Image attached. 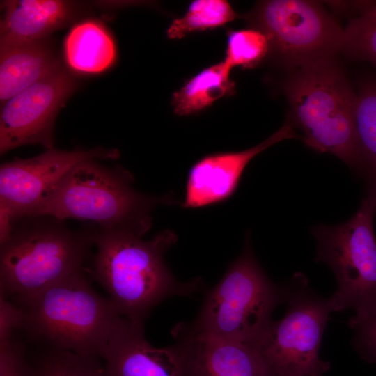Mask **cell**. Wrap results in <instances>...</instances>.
<instances>
[{"label": "cell", "mask_w": 376, "mask_h": 376, "mask_svg": "<svg viewBox=\"0 0 376 376\" xmlns=\"http://www.w3.org/2000/svg\"><path fill=\"white\" fill-rule=\"evenodd\" d=\"M177 240L170 230L144 240L130 231L98 228L91 275L108 292L121 316L143 324L163 300L191 296L201 289L200 279L181 283L166 265L164 254Z\"/></svg>", "instance_id": "obj_1"}, {"label": "cell", "mask_w": 376, "mask_h": 376, "mask_svg": "<svg viewBox=\"0 0 376 376\" xmlns=\"http://www.w3.org/2000/svg\"><path fill=\"white\" fill-rule=\"evenodd\" d=\"M134 176L120 166L97 160L73 167L31 217L76 219L99 228L124 230L142 236L152 226L151 212L175 201L171 194L152 196L132 187Z\"/></svg>", "instance_id": "obj_2"}, {"label": "cell", "mask_w": 376, "mask_h": 376, "mask_svg": "<svg viewBox=\"0 0 376 376\" xmlns=\"http://www.w3.org/2000/svg\"><path fill=\"white\" fill-rule=\"evenodd\" d=\"M97 229L86 223L72 230L50 216L13 223L9 240L0 249V295H31L83 269Z\"/></svg>", "instance_id": "obj_3"}, {"label": "cell", "mask_w": 376, "mask_h": 376, "mask_svg": "<svg viewBox=\"0 0 376 376\" xmlns=\"http://www.w3.org/2000/svg\"><path fill=\"white\" fill-rule=\"evenodd\" d=\"M23 311L22 329L52 350L102 359L121 315L109 298L92 288L81 269L45 289L13 299Z\"/></svg>", "instance_id": "obj_4"}, {"label": "cell", "mask_w": 376, "mask_h": 376, "mask_svg": "<svg viewBox=\"0 0 376 376\" xmlns=\"http://www.w3.org/2000/svg\"><path fill=\"white\" fill-rule=\"evenodd\" d=\"M292 126L311 149L335 155L364 175L354 126L357 94L333 59L299 67L284 84Z\"/></svg>", "instance_id": "obj_5"}, {"label": "cell", "mask_w": 376, "mask_h": 376, "mask_svg": "<svg viewBox=\"0 0 376 376\" xmlns=\"http://www.w3.org/2000/svg\"><path fill=\"white\" fill-rule=\"evenodd\" d=\"M288 292L267 276L246 237L244 249L205 296L190 326L195 330L256 345Z\"/></svg>", "instance_id": "obj_6"}, {"label": "cell", "mask_w": 376, "mask_h": 376, "mask_svg": "<svg viewBox=\"0 0 376 376\" xmlns=\"http://www.w3.org/2000/svg\"><path fill=\"white\" fill-rule=\"evenodd\" d=\"M375 214V203L366 197L347 221L311 229L318 242L315 260L326 263L337 281V290L328 299L330 308L354 310L347 322L350 327L376 314Z\"/></svg>", "instance_id": "obj_7"}, {"label": "cell", "mask_w": 376, "mask_h": 376, "mask_svg": "<svg viewBox=\"0 0 376 376\" xmlns=\"http://www.w3.org/2000/svg\"><path fill=\"white\" fill-rule=\"evenodd\" d=\"M244 17L267 36L269 53L288 65L333 59L343 52L344 30L319 2L263 1Z\"/></svg>", "instance_id": "obj_8"}, {"label": "cell", "mask_w": 376, "mask_h": 376, "mask_svg": "<svg viewBox=\"0 0 376 376\" xmlns=\"http://www.w3.org/2000/svg\"><path fill=\"white\" fill-rule=\"evenodd\" d=\"M286 300L285 315L272 320L256 347L275 376H323L330 368L319 357L329 301L305 289L288 292Z\"/></svg>", "instance_id": "obj_9"}, {"label": "cell", "mask_w": 376, "mask_h": 376, "mask_svg": "<svg viewBox=\"0 0 376 376\" xmlns=\"http://www.w3.org/2000/svg\"><path fill=\"white\" fill-rule=\"evenodd\" d=\"M119 155L116 149L102 147L71 151L52 148L31 158L5 162L0 166V203L8 210L13 224L31 217L78 164L116 159Z\"/></svg>", "instance_id": "obj_10"}, {"label": "cell", "mask_w": 376, "mask_h": 376, "mask_svg": "<svg viewBox=\"0 0 376 376\" xmlns=\"http://www.w3.org/2000/svg\"><path fill=\"white\" fill-rule=\"evenodd\" d=\"M75 86L74 78L61 66L2 104L1 155L28 144L54 148L56 117Z\"/></svg>", "instance_id": "obj_11"}, {"label": "cell", "mask_w": 376, "mask_h": 376, "mask_svg": "<svg viewBox=\"0 0 376 376\" xmlns=\"http://www.w3.org/2000/svg\"><path fill=\"white\" fill-rule=\"evenodd\" d=\"M175 342L155 347L146 338L143 324L120 317L102 354L103 376H198L193 348L176 329Z\"/></svg>", "instance_id": "obj_12"}, {"label": "cell", "mask_w": 376, "mask_h": 376, "mask_svg": "<svg viewBox=\"0 0 376 376\" xmlns=\"http://www.w3.org/2000/svg\"><path fill=\"white\" fill-rule=\"evenodd\" d=\"M299 137L287 121L270 136L251 148L204 156L189 170L182 205L199 208L230 198L238 187L246 167L256 156L281 141Z\"/></svg>", "instance_id": "obj_13"}, {"label": "cell", "mask_w": 376, "mask_h": 376, "mask_svg": "<svg viewBox=\"0 0 376 376\" xmlns=\"http://www.w3.org/2000/svg\"><path fill=\"white\" fill-rule=\"evenodd\" d=\"M176 327L193 348L198 376H275L256 345L198 331L189 324Z\"/></svg>", "instance_id": "obj_14"}, {"label": "cell", "mask_w": 376, "mask_h": 376, "mask_svg": "<svg viewBox=\"0 0 376 376\" xmlns=\"http://www.w3.org/2000/svg\"><path fill=\"white\" fill-rule=\"evenodd\" d=\"M0 48L46 39L72 17V3L60 0H15L2 3Z\"/></svg>", "instance_id": "obj_15"}, {"label": "cell", "mask_w": 376, "mask_h": 376, "mask_svg": "<svg viewBox=\"0 0 376 376\" xmlns=\"http://www.w3.org/2000/svg\"><path fill=\"white\" fill-rule=\"evenodd\" d=\"M60 67L46 39L0 48L1 104Z\"/></svg>", "instance_id": "obj_16"}, {"label": "cell", "mask_w": 376, "mask_h": 376, "mask_svg": "<svg viewBox=\"0 0 376 376\" xmlns=\"http://www.w3.org/2000/svg\"><path fill=\"white\" fill-rule=\"evenodd\" d=\"M66 61L72 70L98 73L109 68L116 58L111 36L99 23L88 20L75 26L65 38Z\"/></svg>", "instance_id": "obj_17"}, {"label": "cell", "mask_w": 376, "mask_h": 376, "mask_svg": "<svg viewBox=\"0 0 376 376\" xmlns=\"http://www.w3.org/2000/svg\"><path fill=\"white\" fill-rule=\"evenodd\" d=\"M230 70L224 61L201 70L173 93V112L180 116L195 114L217 100L232 95L235 84L230 77Z\"/></svg>", "instance_id": "obj_18"}, {"label": "cell", "mask_w": 376, "mask_h": 376, "mask_svg": "<svg viewBox=\"0 0 376 376\" xmlns=\"http://www.w3.org/2000/svg\"><path fill=\"white\" fill-rule=\"evenodd\" d=\"M354 126L368 180L366 198L376 209V80L363 83L357 94Z\"/></svg>", "instance_id": "obj_19"}, {"label": "cell", "mask_w": 376, "mask_h": 376, "mask_svg": "<svg viewBox=\"0 0 376 376\" xmlns=\"http://www.w3.org/2000/svg\"><path fill=\"white\" fill-rule=\"evenodd\" d=\"M237 17V13L226 0H195L181 17L172 21L166 30V36L169 39L179 40L191 33L222 26Z\"/></svg>", "instance_id": "obj_20"}, {"label": "cell", "mask_w": 376, "mask_h": 376, "mask_svg": "<svg viewBox=\"0 0 376 376\" xmlns=\"http://www.w3.org/2000/svg\"><path fill=\"white\" fill-rule=\"evenodd\" d=\"M31 376H103L100 358L52 350L31 366Z\"/></svg>", "instance_id": "obj_21"}, {"label": "cell", "mask_w": 376, "mask_h": 376, "mask_svg": "<svg viewBox=\"0 0 376 376\" xmlns=\"http://www.w3.org/2000/svg\"><path fill=\"white\" fill-rule=\"evenodd\" d=\"M269 53V40L261 31L250 28L227 32L226 56L223 61L230 69L236 66L253 68Z\"/></svg>", "instance_id": "obj_22"}, {"label": "cell", "mask_w": 376, "mask_h": 376, "mask_svg": "<svg viewBox=\"0 0 376 376\" xmlns=\"http://www.w3.org/2000/svg\"><path fill=\"white\" fill-rule=\"evenodd\" d=\"M343 52L376 66V2L350 20L344 30Z\"/></svg>", "instance_id": "obj_23"}, {"label": "cell", "mask_w": 376, "mask_h": 376, "mask_svg": "<svg viewBox=\"0 0 376 376\" xmlns=\"http://www.w3.org/2000/svg\"><path fill=\"white\" fill-rule=\"evenodd\" d=\"M24 345L14 338L0 344V376H31Z\"/></svg>", "instance_id": "obj_24"}, {"label": "cell", "mask_w": 376, "mask_h": 376, "mask_svg": "<svg viewBox=\"0 0 376 376\" xmlns=\"http://www.w3.org/2000/svg\"><path fill=\"white\" fill-rule=\"evenodd\" d=\"M355 329L354 345L362 356L369 362H376V314L352 327Z\"/></svg>", "instance_id": "obj_25"}, {"label": "cell", "mask_w": 376, "mask_h": 376, "mask_svg": "<svg viewBox=\"0 0 376 376\" xmlns=\"http://www.w3.org/2000/svg\"><path fill=\"white\" fill-rule=\"evenodd\" d=\"M24 314L21 308L0 295V344L10 340L16 329H22Z\"/></svg>", "instance_id": "obj_26"}, {"label": "cell", "mask_w": 376, "mask_h": 376, "mask_svg": "<svg viewBox=\"0 0 376 376\" xmlns=\"http://www.w3.org/2000/svg\"><path fill=\"white\" fill-rule=\"evenodd\" d=\"M13 231V221L6 206L0 203V245L5 244Z\"/></svg>", "instance_id": "obj_27"}]
</instances>
